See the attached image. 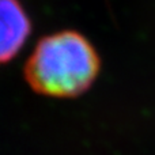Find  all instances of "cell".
Returning a JSON list of instances; mask_svg holds the SVG:
<instances>
[{
  "instance_id": "1",
  "label": "cell",
  "mask_w": 155,
  "mask_h": 155,
  "mask_svg": "<svg viewBox=\"0 0 155 155\" xmlns=\"http://www.w3.org/2000/svg\"><path fill=\"white\" fill-rule=\"evenodd\" d=\"M101 72V57L87 37L61 30L42 37L23 68L25 79L37 94L76 98L91 88Z\"/></svg>"
},
{
  "instance_id": "2",
  "label": "cell",
  "mask_w": 155,
  "mask_h": 155,
  "mask_svg": "<svg viewBox=\"0 0 155 155\" xmlns=\"http://www.w3.org/2000/svg\"><path fill=\"white\" fill-rule=\"evenodd\" d=\"M31 21L19 0H0V64L11 61L27 42Z\"/></svg>"
}]
</instances>
